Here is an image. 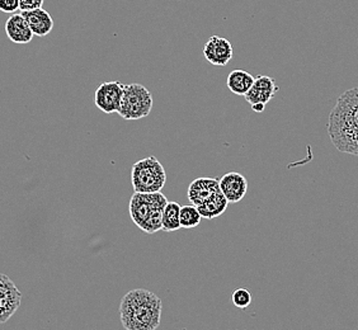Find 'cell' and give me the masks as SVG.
Here are the masks:
<instances>
[{"label": "cell", "mask_w": 358, "mask_h": 330, "mask_svg": "<svg viewBox=\"0 0 358 330\" xmlns=\"http://www.w3.org/2000/svg\"><path fill=\"white\" fill-rule=\"evenodd\" d=\"M328 134L339 152L358 155V88L338 98L329 116Z\"/></svg>", "instance_id": "6da1fadb"}, {"label": "cell", "mask_w": 358, "mask_h": 330, "mask_svg": "<svg viewBox=\"0 0 358 330\" xmlns=\"http://www.w3.org/2000/svg\"><path fill=\"white\" fill-rule=\"evenodd\" d=\"M162 300L152 291H129L120 303V317L126 330H157L162 322Z\"/></svg>", "instance_id": "7a4b0ae2"}, {"label": "cell", "mask_w": 358, "mask_h": 330, "mask_svg": "<svg viewBox=\"0 0 358 330\" xmlns=\"http://www.w3.org/2000/svg\"><path fill=\"white\" fill-rule=\"evenodd\" d=\"M168 202L162 192H135L129 203V213L138 229L146 234H155L163 230V211Z\"/></svg>", "instance_id": "3957f363"}, {"label": "cell", "mask_w": 358, "mask_h": 330, "mask_svg": "<svg viewBox=\"0 0 358 330\" xmlns=\"http://www.w3.org/2000/svg\"><path fill=\"white\" fill-rule=\"evenodd\" d=\"M131 183L135 192H162L166 183V169L155 157L141 159L132 165Z\"/></svg>", "instance_id": "277c9868"}, {"label": "cell", "mask_w": 358, "mask_h": 330, "mask_svg": "<svg viewBox=\"0 0 358 330\" xmlns=\"http://www.w3.org/2000/svg\"><path fill=\"white\" fill-rule=\"evenodd\" d=\"M152 94L144 85L134 82L124 85V96L118 115L126 121H136L150 115L152 110Z\"/></svg>", "instance_id": "5b68a950"}, {"label": "cell", "mask_w": 358, "mask_h": 330, "mask_svg": "<svg viewBox=\"0 0 358 330\" xmlns=\"http://www.w3.org/2000/svg\"><path fill=\"white\" fill-rule=\"evenodd\" d=\"M124 84L117 80L102 82L96 88V94H94V103L96 108L107 115L118 113L122 96H124Z\"/></svg>", "instance_id": "8992f818"}, {"label": "cell", "mask_w": 358, "mask_h": 330, "mask_svg": "<svg viewBox=\"0 0 358 330\" xmlns=\"http://www.w3.org/2000/svg\"><path fill=\"white\" fill-rule=\"evenodd\" d=\"M22 294L8 275L0 273V324L7 323L20 309Z\"/></svg>", "instance_id": "52a82bcc"}, {"label": "cell", "mask_w": 358, "mask_h": 330, "mask_svg": "<svg viewBox=\"0 0 358 330\" xmlns=\"http://www.w3.org/2000/svg\"><path fill=\"white\" fill-rule=\"evenodd\" d=\"M233 46L227 38L220 36H211L203 48V55L207 62L215 66H227L233 59Z\"/></svg>", "instance_id": "ba28073f"}, {"label": "cell", "mask_w": 358, "mask_h": 330, "mask_svg": "<svg viewBox=\"0 0 358 330\" xmlns=\"http://www.w3.org/2000/svg\"><path fill=\"white\" fill-rule=\"evenodd\" d=\"M220 191L229 203L241 202L248 192V180L241 173L229 172L219 179Z\"/></svg>", "instance_id": "9c48e42d"}, {"label": "cell", "mask_w": 358, "mask_h": 330, "mask_svg": "<svg viewBox=\"0 0 358 330\" xmlns=\"http://www.w3.org/2000/svg\"><path fill=\"white\" fill-rule=\"evenodd\" d=\"M278 90L275 80L271 76H257L252 88L245 94V99L250 106L257 103L267 104L273 99Z\"/></svg>", "instance_id": "30bf717a"}, {"label": "cell", "mask_w": 358, "mask_h": 330, "mask_svg": "<svg viewBox=\"0 0 358 330\" xmlns=\"http://www.w3.org/2000/svg\"><path fill=\"white\" fill-rule=\"evenodd\" d=\"M220 191L219 179L208 178V177H201L194 179L192 183L188 187V200L189 202L199 206L202 202L208 200L215 193Z\"/></svg>", "instance_id": "8fae6325"}, {"label": "cell", "mask_w": 358, "mask_h": 330, "mask_svg": "<svg viewBox=\"0 0 358 330\" xmlns=\"http://www.w3.org/2000/svg\"><path fill=\"white\" fill-rule=\"evenodd\" d=\"M22 15L27 21L28 26L31 28L34 36L45 37L51 34L54 28V20L45 9H34V10H23Z\"/></svg>", "instance_id": "7c38bea8"}, {"label": "cell", "mask_w": 358, "mask_h": 330, "mask_svg": "<svg viewBox=\"0 0 358 330\" xmlns=\"http://www.w3.org/2000/svg\"><path fill=\"white\" fill-rule=\"evenodd\" d=\"M6 34L13 43H29L34 34L22 14H12L6 23Z\"/></svg>", "instance_id": "4fadbf2b"}, {"label": "cell", "mask_w": 358, "mask_h": 330, "mask_svg": "<svg viewBox=\"0 0 358 330\" xmlns=\"http://www.w3.org/2000/svg\"><path fill=\"white\" fill-rule=\"evenodd\" d=\"M227 206H229V202H227V199H225V196L222 194L221 191H217V192L215 193L214 196H211L208 200L202 202L201 205L196 207L199 208L202 219L211 220V219L219 217L222 213H225Z\"/></svg>", "instance_id": "5bb4252c"}, {"label": "cell", "mask_w": 358, "mask_h": 330, "mask_svg": "<svg viewBox=\"0 0 358 330\" xmlns=\"http://www.w3.org/2000/svg\"><path fill=\"white\" fill-rule=\"evenodd\" d=\"M255 76L247 70H233L227 76V85L231 93L236 96H245L255 82Z\"/></svg>", "instance_id": "9a60e30c"}, {"label": "cell", "mask_w": 358, "mask_h": 330, "mask_svg": "<svg viewBox=\"0 0 358 330\" xmlns=\"http://www.w3.org/2000/svg\"><path fill=\"white\" fill-rule=\"evenodd\" d=\"M179 213L180 206L177 202H168L166 208L163 211V230L166 233L177 231L180 227L179 222Z\"/></svg>", "instance_id": "2e32d148"}, {"label": "cell", "mask_w": 358, "mask_h": 330, "mask_svg": "<svg viewBox=\"0 0 358 330\" xmlns=\"http://www.w3.org/2000/svg\"><path fill=\"white\" fill-rule=\"evenodd\" d=\"M201 220H202V216L200 215L199 208L194 205H186V206L180 207V213H179L180 227H183V229L197 227L200 225Z\"/></svg>", "instance_id": "e0dca14e"}, {"label": "cell", "mask_w": 358, "mask_h": 330, "mask_svg": "<svg viewBox=\"0 0 358 330\" xmlns=\"http://www.w3.org/2000/svg\"><path fill=\"white\" fill-rule=\"evenodd\" d=\"M231 301L234 303L235 308L247 309L249 305L252 303V294L249 292L248 289H235L234 294L231 296Z\"/></svg>", "instance_id": "ac0fdd59"}, {"label": "cell", "mask_w": 358, "mask_h": 330, "mask_svg": "<svg viewBox=\"0 0 358 330\" xmlns=\"http://www.w3.org/2000/svg\"><path fill=\"white\" fill-rule=\"evenodd\" d=\"M20 9V0H0V10L3 13L13 14Z\"/></svg>", "instance_id": "d6986e66"}, {"label": "cell", "mask_w": 358, "mask_h": 330, "mask_svg": "<svg viewBox=\"0 0 358 330\" xmlns=\"http://www.w3.org/2000/svg\"><path fill=\"white\" fill-rule=\"evenodd\" d=\"M42 6H43V0H20V9L22 12L40 9Z\"/></svg>", "instance_id": "ffe728a7"}, {"label": "cell", "mask_w": 358, "mask_h": 330, "mask_svg": "<svg viewBox=\"0 0 358 330\" xmlns=\"http://www.w3.org/2000/svg\"><path fill=\"white\" fill-rule=\"evenodd\" d=\"M266 108V104L257 103L252 106V110L257 112V113H262L263 110Z\"/></svg>", "instance_id": "44dd1931"}]
</instances>
